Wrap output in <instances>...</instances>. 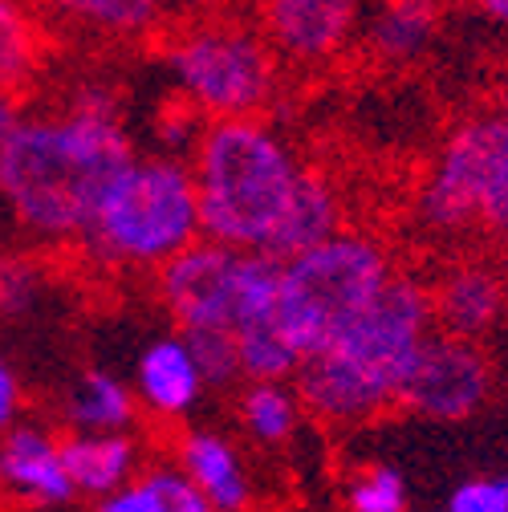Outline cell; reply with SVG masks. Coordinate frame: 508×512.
<instances>
[{
	"label": "cell",
	"mask_w": 508,
	"mask_h": 512,
	"mask_svg": "<svg viewBox=\"0 0 508 512\" xmlns=\"http://www.w3.org/2000/svg\"><path fill=\"white\" fill-rule=\"evenodd\" d=\"M131 159L118 94L82 82L53 110H21L0 135V204L37 244H78L106 183Z\"/></svg>",
	"instance_id": "obj_1"
},
{
	"label": "cell",
	"mask_w": 508,
	"mask_h": 512,
	"mask_svg": "<svg viewBox=\"0 0 508 512\" xmlns=\"http://www.w3.org/2000/svg\"><path fill=\"white\" fill-rule=\"evenodd\" d=\"M53 29L29 0H0V90L25 102L49 70Z\"/></svg>",
	"instance_id": "obj_16"
},
{
	"label": "cell",
	"mask_w": 508,
	"mask_h": 512,
	"mask_svg": "<svg viewBox=\"0 0 508 512\" xmlns=\"http://www.w3.org/2000/svg\"><path fill=\"white\" fill-rule=\"evenodd\" d=\"M94 512H163V500H159V492H155V484L147 476H135V480H126L122 488L98 496Z\"/></svg>",
	"instance_id": "obj_27"
},
{
	"label": "cell",
	"mask_w": 508,
	"mask_h": 512,
	"mask_svg": "<svg viewBox=\"0 0 508 512\" xmlns=\"http://www.w3.org/2000/svg\"><path fill=\"white\" fill-rule=\"evenodd\" d=\"M257 0H208V9H228V13H252Z\"/></svg>",
	"instance_id": "obj_31"
},
{
	"label": "cell",
	"mask_w": 508,
	"mask_h": 512,
	"mask_svg": "<svg viewBox=\"0 0 508 512\" xmlns=\"http://www.w3.org/2000/svg\"><path fill=\"white\" fill-rule=\"evenodd\" d=\"M61 460H66L74 492L98 500L126 480H135L139 443L126 431H70L61 439Z\"/></svg>",
	"instance_id": "obj_18"
},
{
	"label": "cell",
	"mask_w": 508,
	"mask_h": 512,
	"mask_svg": "<svg viewBox=\"0 0 508 512\" xmlns=\"http://www.w3.org/2000/svg\"><path fill=\"white\" fill-rule=\"evenodd\" d=\"M285 70H322L362 37V0H257L248 13Z\"/></svg>",
	"instance_id": "obj_9"
},
{
	"label": "cell",
	"mask_w": 508,
	"mask_h": 512,
	"mask_svg": "<svg viewBox=\"0 0 508 512\" xmlns=\"http://www.w3.org/2000/svg\"><path fill=\"white\" fill-rule=\"evenodd\" d=\"M431 334V285L411 269H395L326 350L297 366L293 391L322 423H366L399 407L411 366Z\"/></svg>",
	"instance_id": "obj_2"
},
{
	"label": "cell",
	"mask_w": 508,
	"mask_h": 512,
	"mask_svg": "<svg viewBox=\"0 0 508 512\" xmlns=\"http://www.w3.org/2000/svg\"><path fill=\"white\" fill-rule=\"evenodd\" d=\"M350 512H407V484L395 468L374 464L346 484Z\"/></svg>",
	"instance_id": "obj_22"
},
{
	"label": "cell",
	"mask_w": 508,
	"mask_h": 512,
	"mask_svg": "<svg viewBox=\"0 0 508 512\" xmlns=\"http://www.w3.org/2000/svg\"><path fill=\"white\" fill-rule=\"evenodd\" d=\"M415 216L431 236H480L508 248V98L443 135L415 191Z\"/></svg>",
	"instance_id": "obj_7"
},
{
	"label": "cell",
	"mask_w": 508,
	"mask_h": 512,
	"mask_svg": "<svg viewBox=\"0 0 508 512\" xmlns=\"http://www.w3.org/2000/svg\"><path fill=\"white\" fill-rule=\"evenodd\" d=\"M439 25H443V0H383L358 41L378 66L403 70L431 53Z\"/></svg>",
	"instance_id": "obj_15"
},
{
	"label": "cell",
	"mask_w": 508,
	"mask_h": 512,
	"mask_svg": "<svg viewBox=\"0 0 508 512\" xmlns=\"http://www.w3.org/2000/svg\"><path fill=\"white\" fill-rule=\"evenodd\" d=\"M187 346H192L196 362H200V374L208 387H232L240 374V350H236V338L232 330H192L183 334Z\"/></svg>",
	"instance_id": "obj_23"
},
{
	"label": "cell",
	"mask_w": 508,
	"mask_h": 512,
	"mask_svg": "<svg viewBox=\"0 0 508 512\" xmlns=\"http://www.w3.org/2000/svg\"><path fill=\"white\" fill-rule=\"evenodd\" d=\"M21 415V382L13 374V366L0 358V431H9Z\"/></svg>",
	"instance_id": "obj_28"
},
{
	"label": "cell",
	"mask_w": 508,
	"mask_h": 512,
	"mask_svg": "<svg viewBox=\"0 0 508 512\" xmlns=\"http://www.w3.org/2000/svg\"><path fill=\"white\" fill-rule=\"evenodd\" d=\"M443 512H508V492L500 476H472L460 480L448 496Z\"/></svg>",
	"instance_id": "obj_26"
},
{
	"label": "cell",
	"mask_w": 508,
	"mask_h": 512,
	"mask_svg": "<svg viewBox=\"0 0 508 512\" xmlns=\"http://www.w3.org/2000/svg\"><path fill=\"white\" fill-rule=\"evenodd\" d=\"M139 415V399L131 382H122L110 370H86L61 407V419L70 431H126Z\"/></svg>",
	"instance_id": "obj_20"
},
{
	"label": "cell",
	"mask_w": 508,
	"mask_h": 512,
	"mask_svg": "<svg viewBox=\"0 0 508 512\" xmlns=\"http://www.w3.org/2000/svg\"><path fill=\"white\" fill-rule=\"evenodd\" d=\"M500 480H504V492H508V476H500Z\"/></svg>",
	"instance_id": "obj_32"
},
{
	"label": "cell",
	"mask_w": 508,
	"mask_h": 512,
	"mask_svg": "<svg viewBox=\"0 0 508 512\" xmlns=\"http://www.w3.org/2000/svg\"><path fill=\"white\" fill-rule=\"evenodd\" d=\"M41 269L25 256H0V313L21 317L41 301Z\"/></svg>",
	"instance_id": "obj_24"
},
{
	"label": "cell",
	"mask_w": 508,
	"mask_h": 512,
	"mask_svg": "<svg viewBox=\"0 0 508 512\" xmlns=\"http://www.w3.org/2000/svg\"><path fill=\"white\" fill-rule=\"evenodd\" d=\"M151 277L179 334L192 330L240 334L248 326L273 322L281 261H273L269 252H240L200 236Z\"/></svg>",
	"instance_id": "obj_8"
},
{
	"label": "cell",
	"mask_w": 508,
	"mask_h": 512,
	"mask_svg": "<svg viewBox=\"0 0 508 512\" xmlns=\"http://www.w3.org/2000/svg\"><path fill=\"white\" fill-rule=\"evenodd\" d=\"M338 228H346L342 191L322 167H309L301 187H297V196H293V204H289V212H285V224H281L269 256L273 261H285V256H293V252H301L309 244H322Z\"/></svg>",
	"instance_id": "obj_19"
},
{
	"label": "cell",
	"mask_w": 508,
	"mask_h": 512,
	"mask_svg": "<svg viewBox=\"0 0 508 512\" xmlns=\"http://www.w3.org/2000/svg\"><path fill=\"white\" fill-rule=\"evenodd\" d=\"M431 285L435 330L480 342L508 309V277L488 256H460Z\"/></svg>",
	"instance_id": "obj_11"
},
{
	"label": "cell",
	"mask_w": 508,
	"mask_h": 512,
	"mask_svg": "<svg viewBox=\"0 0 508 512\" xmlns=\"http://www.w3.org/2000/svg\"><path fill=\"white\" fill-rule=\"evenodd\" d=\"M200 232L192 167L179 155H135L98 196L78 248L102 269L155 273Z\"/></svg>",
	"instance_id": "obj_4"
},
{
	"label": "cell",
	"mask_w": 508,
	"mask_h": 512,
	"mask_svg": "<svg viewBox=\"0 0 508 512\" xmlns=\"http://www.w3.org/2000/svg\"><path fill=\"white\" fill-rule=\"evenodd\" d=\"M53 33H78L102 45H143L171 25L167 0H29Z\"/></svg>",
	"instance_id": "obj_12"
},
{
	"label": "cell",
	"mask_w": 508,
	"mask_h": 512,
	"mask_svg": "<svg viewBox=\"0 0 508 512\" xmlns=\"http://www.w3.org/2000/svg\"><path fill=\"white\" fill-rule=\"evenodd\" d=\"M179 468L192 480L216 512H248L252 480L244 472L240 452L216 431H183L179 439Z\"/></svg>",
	"instance_id": "obj_17"
},
{
	"label": "cell",
	"mask_w": 508,
	"mask_h": 512,
	"mask_svg": "<svg viewBox=\"0 0 508 512\" xmlns=\"http://www.w3.org/2000/svg\"><path fill=\"white\" fill-rule=\"evenodd\" d=\"M240 423L257 443L277 447L297 431L301 399L285 378H257V382H248L240 395Z\"/></svg>",
	"instance_id": "obj_21"
},
{
	"label": "cell",
	"mask_w": 508,
	"mask_h": 512,
	"mask_svg": "<svg viewBox=\"0 0 508 512\" xmlns=\"http://www.w3.org/2000/svg\"><path fill=\"white\" fill-rule=\"evenodd\" d=\"M33 512H53V508H33Z\"/></svg>",
	"instance_id": "obj_33"
},
{
	"label": "cell",
	"mask_w": 508,
	"mask_h": 512,
	"mask_svg": "<svg viewBox=\"0 0 508 512\" xmlns=\"http://www.w3.org/2000/svg\"><path fill=\"white\" fill-rule=\"evenodd\" d=\"M395 256L383 236L366 228H338L322 244H309L281 261L277 330L305 362L326 350L354 317L378 297L395 273Z\"/></svg>",
	"instance_id": "obj_6"
},
{
	"label": "cell",
	"mask_w": 508,
	"mask_h": 512,
	"mask_svg": "<svg viewBox=\"0 0 508 512\" xmlns=\"http://www.w3.org/2000/svg\"><path fill=\"white\" fill-rule=\"evenodd\" d=\"M200 232L240 252H269L309 163L265 114L216 118L187 155Z\"/></svg>",
	"instance_id": "obj_3"
},
{
	"label": "cell",
	"mask_w": 508,
	"mask_h": 512,
	"mask_svg": "<svg viewBox=\"0 0 508 512\" xmlns=\"http://www.w3.org/2000/svg\"><path fill=\"white\" fill-rule=\"evenodd\" d=\"M131 391L155 419H183L200 403L208 382L200 374V362H196L192 346H187V338L179 330L143 346V354L135 362Z\"/></svg>",
	"instance_id": "obj_14"
},
{
	"label": "cell",
	"mask_w": 508,
	"mask_h": 512,
	"mask_svg": "<svg viewBox=\"0 0 508 512\" xmlns=\"http://www.w3.org/2000/svg\"><path fill=\"white\" fill-rule=\"evenodd\" d=\"M163 61L175 78V98L204 122L269 114L285 78L257 21L228 9H200L167 25Z\"/></svg>",
	"instance_id": "obj_5"
},
{
	"label": "cell",
	"mask_w": 508,
	"mask_h": 512,
	"mask_svg": "<svg viewBox=\"0 0 508 512\" xmlns=\"http://www.w3.org/2000/svg\"><path fill=\"white\" fill-rule=\"evenodd\" d=\"M0 488L37 508H61L78 496L61 460V439L33 423L0 431Z\"/></svg>",
	"instance_id": "obj_13"
},
{
	"label": "cell",
	"mask_w": 508,
	"mask_h": 512,
	"mask_svg": "<svg viewBox=\"0 0 508 512\" xmlns=\"http://www.w3.org/2000/svg\"><path fill=\"white\" fill-rule=\"evenodd\" d=\"M472 9H476L484 21L508 29V0H472Z\"/></svg>",
	"instance_id": "obj_29"
},
{
	"label": "cell",
	"mask_w": 508,
	"mask_h": 512,
	"mask_svg": "<svg viewBox=\"0 0 508 512\" xmlns=\"http://www.w3.org/2000/svg\"><path fill=\"white\" fill-rule=\"evenodd\" d=\"M488 395H492V366L480 342L435 330L411 366L399 403L419 419L460 423L476 415L488 403Z\"/></svg>",
	"instance_id": "obj_10"
},
{
	"label": "cell",
	"mask_w": 508,
	"mask_h": 512,
	"mask_svg": "<svg viewBox=\"0 0 508 512\" xmlns=\"http://www.w3.org/2000/svg\"><path fill=\"white\" fill-rule=\"evenodd\" d=\"M147 480L155 484V492H159V500H163V512H216V508L208 504V496L183 476V468L159 464V468L147 472Z\"/></svg>",
	"instance_id": "obj_25"
},
{
	"label": "cell",
	"mask_w": 508,
	"mask_h": 512,
	"mask_svg": "<svg viewBox=\"0 0 508 512\" xmlns=\"http://www.w3.org/2000/svg\"><path fill=\"white\" fill-rule=\"evenodd\" d=\"M25 106L13 98V94H5V90H0V135H5L9 131V126L17 122V114H21Z\"/></svg>",
	"instance_id": "obj_30"
}]
</instances>
